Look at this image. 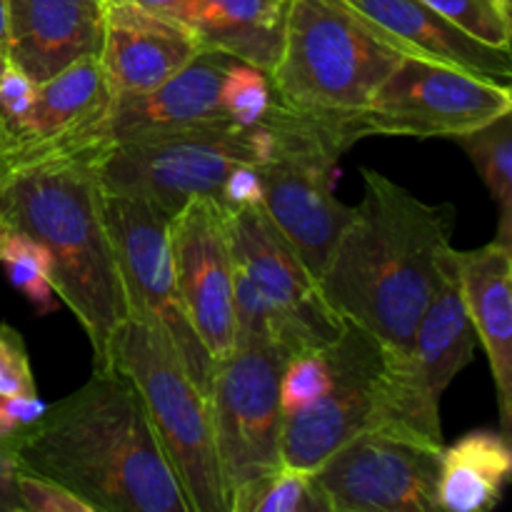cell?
<instances>
[{"instance_id":"cell-1","label":"cell","mask_w":512,"mask_h":512,"mask_svg":"<svg viewBox=\"0 0 512 512\" xmlns=\"http://www.w3.org/2000/svg\"><path fill=\"white\" fill-rule=\"evenodd\" d=\"M318 278L330 308L388 353H403L428 308L450 248L455 205L425 203L378 170Z\"/></svg>"},{"instance_id":"cell-2","label":"cell","mask_w":512,"mask_h":512,"mask_svg":"<svg viewBox=\"0 0 512 512\" xmlns=\"http://www.w3.org/2000/svg\"><path fill=\"white\" fill-rule=\"evenodd\" d=\"M25 473L55 480L93 512H193L145 415L118 368L48 405L15 448Z\"/></svg>"},{"instance_id":"cell-3","label":"cell","mask_w":512,"mask_h":512,"mask_svg":"<svg viewBox=\"0 0 512 512\" xmlns=\"http://www.w3.org/2000/svg\"><path fill=\"white\" fill-rule=\"evenodd\" d=\"M0 225L43 245L55 295L88 335L93 368H113L110 350L128 320V303L105 225L95 155L48 160L0 178Z\"/></svg>"},{"instance_id":"cell-4","label":"cell","mask_w":512,"mask_h":512,"mask_svg":"<svg viewBox=\"0 0 512 512\" xmlns=\"http://www.w3.org/2000/svg\"><path fill=\"white\" fill-rule=\"evenodd\" d=\"M400 58L340 0H290L270 80L288 108L348 123Z\"/></svg>"},{"instance_id":"cell-5","label":"cell","mask_w":512,"mask_h":512,"mask_svg":"<svg viewBox=\"0 0 512 512\" xmlns=\"http://www.w3.org/2000/svg\"><path fill=\"white\" fill-rule=\"evenodd\" d=\"M265 123L273 133V153L258 165L263 210L320 278L355 210L333 190L335 165L355 145L348 123L300 113L280 100Z\"/></svg>"},{"instance_id":"cell-6","label":"cell","mask_w":512,"mask_h":512,"mask_svg":"<svg viewBox=\"0 0 512 512\" xmlns=\"http://www.w3.org/2000/svg\"><path fill=\"white\" fill-rule=\"evenodd\" d=\"M113 368L133 383L193 512H228L208 400L155 325L128 318L113 340Z\"/></svg>"},{"instance_id":"cell-7","label":"cell","mask_w":512,"mask_h":512,"mask_svg":"<svg viewBox=\"0 0 512 512\" xmlns=\"http://www.w3.org/2000/svg\"><path fill=\"white\" fill-rule=\"evenodd\" d=\"M273 153L265 118L255 125L215 123L128 140L95 158L103 193L143 198L173 218L188 200L215 198L238 163L260 165Z\"/></svg>"},{"instance_id":"cell-8","label":"cell","mask_w":512,"mask_h":512,"mask_svg":"<svg viewBox=\"0 0 512 512\" xmlns=\"http://www.w3.org/2000/svg\"><path fill=\"white\" fill-rule=\"evenodd\" d=\"M512 110L510 83L455 65L403 55L368 105L348 120L353 143L368 135L458 138Z\"/></svg>"},{"instance_id":"cell-9","label":"cell","mask_w":512,"mask_h":512,"mask_svg":"<svg viewBox=\"0 0 512 512\" xmlns=\"http://www.w3.org/2000/svg\"><path fill=\"white\" fill-rule=\"evenodd\" d=\"M285 360L288 355L270 343H238L215 363L205 400L228 512L240 490L283 463L280 373Z\"/></svg>"},{"instance_id":"cell-10","label":"cell","mask_w":512,"mask_h":512,"mask_svg":"<svg viewBox=\"0 0 512 512\" xmlns=\"http://www.w3.org/2000/svg\"><path fill=\"white\" fill-rule=\"evenodd\" d=\"M443 440L375 423L313 470L330 512H440Z\"/></svg>"},{"instance_id":"cell-11","label":"cell","mask_w":512,"mask_h":512,"mask_svg":"<svg viewBox=\"0 0 512 512\" xmlns=\"http://www.w3.org/2000/svg\"><path fill=\"white\" fill-rule=\"evenodd\" d=\"M103 213L123 280L128 318L155 325L168 338L200 393L208 395L215 360L185 313L170 250V215L130 195L103 193Z\"/></svg>"},{"instance_id":"cell-12","label":"cell","mask_w":512,"mask_h":512,"mask_svg":"<svg viewBox=\"0 0 512 512\" xmlns=\"http://www.w3.org/2000/svg\"><path fill=\"white\" fill-rule=\"evenodd\" d=\"M473 323L465 313L453 245L445 250L435 293L403 353H388L378 423H400L443 440L440 400L448 385L475 360Z\"/></svg>"},{"instance_id":"cell-13","label":"cell","mask_w":512,"mask_h":512,"mask_svg":"<svg viewBox=\"0 0 512 512\" xmlns=\"http://www.w3.org/2000/svg\"><path fill=\"white\" fill-rule=\"evenodd\" d=\"M225 215L233 265L273 313L275 345L288 358L330 348L343 333L345 320L330 308L320 293L318 278L275 228L263 205Z\"/></svg>"},{"instance_id":"cell-14","label":"cell","mask_w":512,"mask_h":512,"mask_svg":"<svg viewBox=\"0 0 512 512\" xmlns=\"http://www.w3.org/2000/svg\"><path fill=\"white\" fill-rule=\"evenodd\" d=\"M323 353L330 368L328 388L303 410L285 415L280 433L283 463L308 473L353 435L378 423L388 360V350L353 323H345Z\"/></svg>"},{"instance_id":"cell-15","label":"cell","mask_w":512,"mask_h":512,"mask_svg":"<svg viewBox=\"0 0 512 512\" xmlns=\"http://www.w3.org/2000/svg\"><path fill=\"white\" fill-rule=\"evenodd\" d=\"M170 250L185 313L210 358L235 348V265L228 215L215 198H193L170 218Z\"/></svg>"},{"instance_id":"cell-16","label":"cell","mask_w":512,"mask_h":512,"mask_svg":"<svg viewBox=\"0 0 512 512\" xmlns=\"http://www.w3.org/2000/svg\"><path fill=\"white\" fill-rule=\"evenodd\" d=\"M113 98L98 55L75 60L53 78L38 83V95L23 130L0 150V178L48 160L73 155L98 158L100 128Z\"/></svg>"},{"instance_id":"cell-17","label":"cell","mask_w":512,"mask_h":512,"mask_svg":"<svg viewBox=\"0 0 512 512\" xmlns=\"http://www.w3.org/2000/svg\"><path fill=\"white\" fill-rule=\"evenodd\" d=\"M230 63L233 55L200 48L188 65H183L158 88L140 95L113 98L108 118L100 128V153L110 145L128 143V140H143L215 123H233L225 115L220 100V88Z\"/></svg>"},{"instance_id":"cell-18","label":"cell","mask_w":512,"mask_h":512,"mask_svg":"<svg viewBox=\"0 0 512 512\" xmlns=\"http://www.w3.org/2000/svg\"><path fill=\"white\" fill-rule=\"evenodd\" d=\"M203 48L183 20L133 0H105L100 68L115 98L140 95L173 78Z\"/></svg>"},{"instance_id":"cell-19","label":"cell","mask_w":512,"mask_h":512,"mask_svg":"<svg viewBox=\"0 0 512 512\" xmlns=\"http://www.w3.org/2000/svg\"><path fill=\"white\" fill-rule=\"evenodd\" d=\"M105 0H8V58L35 83L100 53Z\"/></svg>"},{"instance_id":"cell-20","label":"cell","mask_w":512,"mask_h":512,"mask_svg":"<svg viewBox=\"0 0 512 512\" xmlns=\"http://www.w3.org/2000/svg\"><path fill=\"white\" fill-rule=\"evenodd\" d=\"M403 55L455 65L510 83L512 50L493 48L455 28L423 0H340Z\"/></svg>"},{"instance_id":"cell-21","label":"cell","mask_w":512,"mask_h":512,"mask_svg":"<svg viewBox=\"0 0 512 512\" xmlns=\"http://www.w3.org/2000/svg\"><path fill=\"white\" fill-rule=\"evenodd\" d=\"M465 313L493 370L500 433L512 430V248L498 243L453 250Z\"/></svg>"},{"instance_id":"cell-22","label":"cell","mask_w":512,"mask_h":512,"mask_svg":"<svg viewBox=\"0 0 512 512\" xmlns=\"http://www.w3.org/2000/svg\"><path fill=\"white\" fill-rule=\"evenodd\" d=\"M290 0H195L185 23L203 48L273 70L283 48Z\"/></svg>"},{"instance_id":"cell-23","label":"cell","mask_w":512,"mask_h":512,"mask_svg":"<svg viewBox=\"0 0 512 512\" xmlns=\"http://www.w3.org/2000/svg\"><path fill=\"white\" fill-rule=\"evenodd\" d=\"M512 478L510 438L500 430H470L443 448L438 508L488 512L498 508Z\"/></svg>"},{"instance_id":"cell-24","label":"cell","mask_w":512,"mask_h":512,"mask_svg":"<svg viewBox=\"0 0 512 512\" xmlns=\"http://www.w3.org/2000/svg\"><path fill=\"white\" fill-rule=\"evenodd\" d=\"M453 140L473 160L498 205L495 240L512 248V110Z\"/></svg>"},{"instance_id":"cell-25","label":"cell","mask_w":512,"mask_h":512,"mask_svg":"<svg viewBox=\"0 0 512 512\" xmlns=\"http://www.w3.org/2000/svg\"><path fill=\"white\" fill-rule=\"evenodd\" d=\"M230 512H330L313 473L280 463L240 490Z\"/></svg>"},{"instance_id":"cell-26","label":"cell","mask_w":512,"mask_h":512,"mask_svg":"<svg viewBox=\"0 0 512 512\" xmlns=\"http://www.w3.org/2000/svg\"><path fill=\"white\" fill-rule=\"evenodd\" d=\"M0 265L10 285L38 310L48 315L55 310V288L50 278V260L43 245L20 230L0 225Z\"/></svg>"},{"instance_id":"cell-27","label":"cell","mask_w":512,"mask_h":512,"mask_svg":"<svg viewBox=\"0 0 512 512\" xmlns=\"http://www.w3.org/2000/svg\"><path fill=\"white\" fill-rule=\"evenodd\" d=\"M223 110L233 123L255 125L268 115L275 105V88L268 70L233 58L220 88Z\"/></svg>"},{"instance_id":"cell-28","label":"cell","mask_w":512,"mask_h":512,"mask_svg":"<svg viewBox=\"0 0 512 512\" xmlns=\"http://www.w3.org/2000/svg\"><path fill=\"white\" fill-rule=\"evenodd\" d=\"M455 28L493 48L510 50V0H423Z\"/></svg>"},{"instance_id":"cell-29","label":"cell","mask_w":512,"mask_h":512,"mask_svg":"<svg viewBox=\"0 0 512 512\" xmlns=\"http://www.w3.org/2000/svg\"><path fill=\"white\" fill-rule=\"evenodd\" d=\"M330 383V368L325 353H298L285 360L280 373V410L293 415L325 393Z\"/></svg>"},{"instance_id":"cell-30","label":"cell","mask_w":512,"mask_h":512,"mask_svg":"<svg viewBox=\"0 0 512 512\" xmlns=\"http://www.w3.org/2000/svg\"><path fill=\"white\" fill-rule=\"evenodd\" d=\"M35 393H38V385H35L25 338L10 323H0V398Z\"/></svg>"},{"instance_id":"cell-31","label":"cell","mask_w":512,"mask_h":512,"mask_svg":"<svg viewBox=\"0 0 512 512\" xmlns=\"http://www.w3.org/2000/svg\"><path fill=\"white\" fill-rule=\"evenodd\" d=\"M18 495L25 512H93L85 500L55 480L18 470Z\"/></svg>"},{"instance_id":"cell-32","label":"cell","mask_w":512,"mask_h":512,"mask_svg":"<svg viewBox=\"0 0 512 512\" xmlns=\"http://www.w3.org/2000/svg\"><path fill=\"white\" fill-rule=\"evenodd\" d=\"M48 405L40 400V395H3L0 398V440L10 445L15 453L20 440L28 435V430L43 418Z\"/></svg>"},{"instance_id":"cell-33","label":"cell","mask_w":512,"mask_h":512,"mask_svg":"<svg viewBox=\"0 0 512 512\" xmlns=\"http://www.w3.org/2000/svg\"><path fill=\"white\" fill-rule=\"evenodd\" d=\"M218 205L225 213H235V210L258 208V205H263V180H260L258 165H233V170L225 175L223 185H220Z\"/></svg>"},{"instance_id":"cell-34","label":"cell","mask_w":512,"mask_h":512,"mask_svg":"<svg viewBox=\"0 0 512 512\" xmlns=\"http://www.w3.org/2000/svg\"><path fill=\"white\" fill-rule=\"evenodd\" d=\"M133 3L143 5V8H148V10H155V13L170 15V18H178L185 23L190 15V10H193L195 0H133Z\"/></svg>"},{"instance_id":"cell-35","label":"cell","mask_w":512,"mask_h":512,"mask_svg":"<svg viewBox=\"0 0 512 512\" xmlns=\"http://www.w3.org/2000/svg\"><path fill=\"white\" fill-rule=\"evenodd\" d=\"M8 55V0H0V58Z\"/></svg>"},{"instance_id":"cell-36","label":"cell","mask_w":512,"mask_h":512,"mask_svg":"<svg viewBox=\"0 0 512 512\" xmlns=\"http://www.w3.org/2000/svg\"><path fill=\"white\" fill-rule=\"evenodd\" d=\"M0 463H13V465H18V463H15L13 448H10V445H5L3 440H0Z\"/></svg>"}]
</instances>
